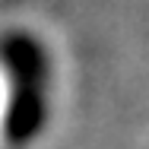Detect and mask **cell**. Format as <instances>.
Wrapping results in <instances>:
<instances>
[{
	"label": "cell",
	"mask_w": 149,
	"mask_h": 149,
	"mask_svg": "<svg viewBox=\"0 0 149 149\" xmlns=\"http://www.w3.org/2000/svg\"><path fill=\"white\" fill-rule=\"evenodd\" d=\"M0 63L10 79L3 140L22 149L45 133L51 118V57L32 32H6L0 38Z\"/></svg>",
	"instance_id": "obj_1"
}]
</instances>
